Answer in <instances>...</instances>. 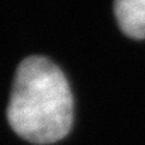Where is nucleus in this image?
Returning <instances> with one entry per match:
<instances>
[{
  "mask_svg": "<svg viewBox=\"0 0 145 145\" xmlns=\"http://www.w3.org/2000/svg\"><path fill=\"white\" fill-rule=\"evenodd\" d=\"M114 14L125 35L145 40V0H114Z\"/></svg>",
  "mask_w": 145,
  "mask_h": 145,
  "instance_id": "obj_2",
  "label": "nucleus"
},
{
  "mask_svg": "<svg viewBox=\"0 0 145 145\" xmlns=\"http://www.w3.org/2000/svg\"><path fill=\"white\" fill-rule=\"evenodd\" d=\"M10 127L33 144L62 140L73 123V97L62 71L44 56L18 65L7 107Z\"/></svg>",
  "mask_w": 145,
  "mask_h": 145,
  "instance_id": "obj_1",
  "label": "nucleus"
}]
</instances>
